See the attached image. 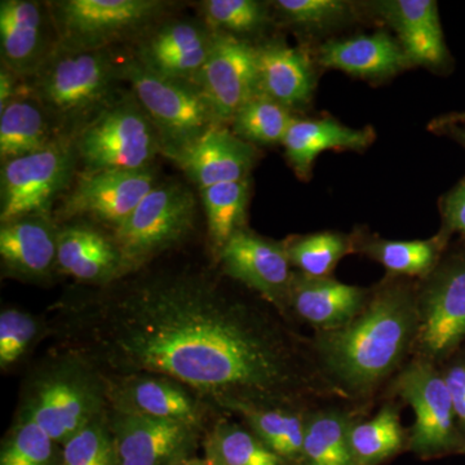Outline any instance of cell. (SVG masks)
Masks as SVG:
<instances>
[{
    "mask_svg": "<svg viewBox=\"0 0 465 465\" xmlns=\"http://www.w3.org/2000/svg\"><path fill=\"white\" fill-rule=\"evenodd\" d=\"M65 327L76 360L103 378L167 376L223 411H293L316 391L283 324L207 275L134 281L73 308Z\"/></svg>",
    "mask_w": 465,
    "mask_h": 465,
    "instance_id": "cell-1",
    "label": "cell"
},
{
    "mask_svg": "<svg viewBox=\"0 0 465 465\" xmlns=\"http://www.w3.org/2000/svg\"><path fill=\"white\" fill-rule=\"evenodd\" d=\"M420 324L410 290L387 286L351 322L321 332L318 351L327 371L345 388L367 391L402 360Z\"/></svg>",
    "mask_w": 465,
    "mask_h": 465,
    "instance_id": "cell-2",
    "label": "cell"
},
{
    "mask_svg": "<svg viewBox=\"0 0 465 465\" xmlns=\"http://www.w3.org/2000/svg\"><path fill=\"white\" fill-rule=\"evenodd\" d=\"M30 81V90L54 128L78 134L118 99L121 65L109 50L65 51L54 48Z\"/></svg>",
    "mask_w": 465,
    "mask_h": 465,
    "instance_id": "cell-3",
    "label": "cell"
},
{
    "mask_svg": "<svg viewBox=\"0 0 465 465\" xmlns=\"http://www.w3.org/2000/svg\"><path fill=\"white\" fill-rule=\"evenodd\" d=\"M121 70L157 131L162 154L171 161L182 158L208 131L223 125L197 84L155 74L134 57Z\"/></svg>",
    "mask_w": 465,
    "mask_h": 465,
    "instance_id": "cell-4",
    "label": "cell"
},
{
    "mask_svg": "<svg viewBox=\"0 0 465 465\" xmlns=\"http://www.w3.org/2000/svg\"><path fill=\"white\" fill-rule=\"evenodd\" d=\"M195 216L197 201L188 186L176 182L157 183L112 232L124 277L182 243L194 228Z\"/></svg>",
    "mask_w": 465,
    "mask_h": 465,
    "instance_id": "cell-5",
    "label": "cell"
},
{
    "mask_svg": "<svg viewBox=\"0 0 465 465\" xmlns=\"http://www.w3.org/2000/svg\"><path fill=\"white\" fill-rule=\"evenodd\" d=\"M75 149L84 171L143 170L162 154L157 131L133 92L84 125Z\"/></svg>",
    "mask_w": 465,
    "mask_h": 465,
    "instance_id": "cell-6",
    "label": "cell"
},
{
    "mask_svg": "<svg viewBox=\"0 0 465 465\" xmlns=\"http://www.w3.org/2000/svg\"><path fill=\"white\" fill-rule=\"evenodd\" d=\"M161 0H60L48 3L57 47L84 52L109 50L143 35L167 7Z\"/></svg>",
    "mask_w": 465,
    "mask_h": 465,
    "instance_id": "cell-7",
    "label": "cell"
},
{
    "mask_svg": "<svg viewBox=\"0 0 465 465\" xmlns=\"http://www.w3.org/2000/svg\"><path fill=\"white\" fill-rule=\"evenodd\" d=\"M75 143L58 137L41 152L2 163L0 173V223L33 215L50 216L61 193L72 185Z\"/></svg>",
    "mask_w": 465,
    "mask_h": 465,
    "instance_id": "cell-8",
    "label": "cell"
},
{
    "mask_svg": "<svg viewBox=\"0 0 465 465\" xmlns=\"http://www.w3.org/2000/svg\"><path fill=\"white\" fill-rule=\"evenodd\" d=\"M105 401L103 379L76 360L73 365L56 367L36 381L25 414L54 443H65L103 416Z\"/></svg>",
    "mask_w": 465,
    "mask_h": 465,
    "instance_id": "cell-9",
    "label": "cell"
},
{
    "mask_svg": "<svg viewBox=\"0 0 465 465\" xmlns=\"http://www.w3.org/2000/svg\"><path fill=\"white\" fill-rule=\"evenodd\" d=\"M157 183L152 167L84 171L63 198L58 216L64 220L91 217L114 231Z\"/></svg>",
    "mask_w": 465,
    "mask_h": 465,
    "instance_id": "cell-10",
    "label": "cell"
},
{
    "mask_svg": "<svg viewBox=\"0 0 465 465\" xmlns=\"http://www.w3.org/2000/svg\"><path fill=\"white\" fill-rule=\"evenodd\" d=\"M215 42L197 84L204 92L220 124L235 114L260 92L258 47L246 39L215 32Z\"/></svg>",
    "mask_w": 465,
    "mask_h": 465,
    "instance_id": "cell-11",
    "label": "cell"
},
{
    "mask_svg": "<svg viewBox=\"0 0 465 465\" xmlns=\"http://www.w3.org/2000/svg\"><path fill=\"white\" fill-rule=\"evenodd\" d=\"M215 35L204 21L170 20L143 34L134 58L155 74L197 84Z\"/></svg>",
    "mask_w": 465,
    "mask_h": 465,
    "instance_id": "cell-12",
    "label": "cell"
},
{
    "mask_svg": "<svg viewBox=\"0 0 465 465\" xmlns=\"http://www.w3.org/2000/svg\"><path fill=\"white\" fill-rule=\"evenodd\" d=\"M108 421L119 465H173L186 458L200 430L183 420L118 411Z\"/></svg>",
    "mask_w": 465,
    "mask_h": 465,
    "instance_id": "cell-13",
    "label": "cell"
},
{
    "mask_svg": "<svg viewBox=\"0 0 465 465\" xmlns=\"http://www.w3.org/2000/svg\"><path fill=\"white\" fill-rule=\"evenodd\" d=\"M50 8L34 0L0 2L2 66L17 78L30 79L57 47Z\"/></svg>",
    "mask_w": 465,
    "mask_h": 465,
    "instance_id": "cell-14",
    "label": "cell"
},
{
    "mask_svg": "<svg viewBox=\"0 0 465 465\" xmlns=\"http://www.w3.org/2000/svg\"><path fill=\"white\" fill-rule=\"evenodd\" d=\"M220 260L226 275L255 290L275 307L289 302L293 274L284 247L242 229L225 244Z\"/></svg>",
    "mask_w": 465,
    "mask_h": 465,
    "instance_id": "cell-15",
    "label": "cell"
},
{
    "mask_svg": "<svg viewBox=\"0 0 465 465\" xmlns=\"http://www.w3.org/2000/svg\"><path fill=\"white\" fill-rule=\"evenodd\" d=\"M100 378L106 401L114 411L174 419L201 427V401L188 388L167 376L136 374Z\"/></svg>",
    "mask_w": 465,
    "mask_h": 465,
    "instance_id": "cell-16",
    "label": "cell"
},
{
    "mask_svg": "<svg viewBox=\"0 0 465 465\" xmlns=\"http://www.w3.org/2000/svg\"><path fill=\"white\" fill-rule=\"evenodd\" d=\"M397 390L414 409L412 448L434 452L451 445L457 415L445 378L430 366L414 363L401 375Z\"/></svg>",
    "mask_w": 465,
    "mask_h": 465,
    "instance_id": "cell-17",
    "label": "cell"
},
{
    "mask_svg": "<svg viewBox=\"0 0 465 465\" xmlns=\"http://www.w3.org/2000/svg\"><path fill=\"white\" fill-rule=\"evenodd\" d=\"M421 342L442 354L465 338V262L449 266L432 281L421 302Z\"/></svg>",
    "mask_w": 465,
    "mask_h": 465,
    "instance_id": "cell-18",
    "label": "cell"
},
{
    "mask_svg": "<svg viewBox=\"0 0 465 465\" xmlns=\"http://www.w3.org/2000/svg\"><path fill=\"white\" fill-rule=\"evenodd\" d=\"M255 162V146L224 125H216L174 163L201 192L217 183L250 179Z\"/></svg>",
    "mask_w": 465,
    "mask_h": 465,
    "instance_id": "cell-19",
    "label": "cell"
},
{
    "mask_svg": "<svg viewBox=\"0 0 465 465\" xmlns=\"http://www.w3.org/2000/svg\"><path fill=\"white\" fill-rule=\"evenodd\" d=\"M58 229L51 217L33 215L2 224L0 258L8 273L41 280L57 264Z\"/></svg>",
    "mask_w": 465,
    "mask_h": 465,
    "instance_id": "cell-20",
    "label": "cell"
},
{
    "mask_svg": "<svg viewBox=\"0 0 465 465\" xmlns=\"http://www.w3.org/2000/svg\"><path fill=\"white\" fill-rule=\"evenodd\" d=\"M57 268L82 282L106 284L124 277L112 234L87 224L58 229Z\"/></svg>",
    "mask_w": 465,
    "mask_h": 465,
    "instance_id": "cell-21",
    "label": "cell"
},
{
    "mask_svg": "<svg viewBox=\"0 0 465 465\" xmlns=\"http://www.w3.org/2000/svg\"><path fill=\"white\" fill-rule=\"evenodd\" d=\"M365 291L330 278L293 275L289 302L300 317L322 331L339 329L365 308Z\"/></svg>",
    "mask_w": 465,
    "mask_h": 465,
    "instance_id": "cell-22",
    "label": "cell"
},
{
    "mask_svg": "<svg viewBox=\"0 0 465 465\" xmlns=\"http://www.w3.org/2000/svg\"><path fill=\"white\" fill-rule=\"evenodd\" d=\"M381 15L399 34L409 64L440 65L446 57L439 9L433 0H393L381 3Z\"/></svg>",
    "mask_w": 465,
    "mask_h": 465,
    "instance_id": "cell-23",
    "label": "cell"
},
{
    "mask_svg": "<svg viewBox=\"0 0 465 465\" xmlns=\"http://www.w3.org/2000/svg\"><path fill=\"white\" fill-rule=\"evenodd\" d=\"M260 92L284 108L307 105L316 85L313 66L304 52L284 43L258 47Z\"/></svg>",
    "mask_w": 465,
    "mask_h": 465,
    "instance_id": "cell-24",
    "label": "cell"
},
{
    "mask_svg": "<svg viewBox=\"0 0 465 465\" xmlns=\"http://www.w3.org/2000/svg\"><path fill=\"white\" fill-rule=\"evenodd\" d=\"M320 64L349 74L382 78L396 74L409 61L399 42L376 33L326 43L320 51Z\"/></svg>",
    "mask_w": 465,
    "mask_h": 465,
    "instance_id": "cell-25",
    "label": "cell"
},
{
    "mask_svg": "<svg viewBox=\"0 0 465 465\" xmlns=\"http://www.w3.org/2000/svg\"><path fill=\"white\" fill-rule=\"evenodd\" d=\"M54 131L50 116L29 84L21 85L17 96L0 113L2 163L47 148L58 139L54 137Z\"/></svg>",
    "mask_w": 465,
    "mask_h": 465,
    "instance_id": "cell-26",
    "label": "cell"
},
{
    "mask_svg": "<svg viewBox=\"0 0 465 465\" xmlns=\"http://www.w3.org/2000/svg\"><path fill=\"white\" fill-rule=\"evenodd\" d=\"M372 131L356 130L332 119L299 121L295 119L283 140L286 157L300 176L307 177L314 159L330 149L360 150L371 140Z\"/></svg>",
    "mask_w": 465,
    "mask_h": 465,
    "instance_id": "cell-27",
    "label": "cell"
},
{
    "mask_svg": "<svg viewBox=\"0 0 465 465\" xmlns=\"http://www.w3.org/2000/svg\"><path fill=\"white\" fill-rule=\"evenodd\" d=\"M250 194V179L217 183L201 191L208 235L217 252H222L232 235L243 229Z\"/></svg>",
    "mask_w": 465,
    "mask_h": 465,
    "instance_id": "cell-28",
    "label": "cell"
},
{
    "mask_svg": "<svg viewBox=\"0 0 465 465\" xmlns=\"http://www.w3.org/2000/svg\"><path fill=\"white\" fill-rule=\"evenodd\" d=\"M351 425L336 412H322L305 421V465H354L349 446Z\"/></svg>",
    "mask_w": 465,
    "mask_h": 465,
    "instance_id": "cell-29",
    "label": "cell"
},
{
    "mask_svg": "<svg viewBox=\"0 0 465 465\" xmlns=\"http://www.w3.org/2000/svg\"><path fill=\"white\" fill-rule=\"evenodd\" d=\"M293 121L291 110L259 94L232 118V133L251 145H275L283 143Z\"/></svg>",
    "mask_w": 465,
    "mask_h": 465,
    "instance_id": "cell-30",
    "label": "cell"
},
{
    "mask_svg": "<svg viewBox=\"0 0 465 465\" xmlns=\"http://www.w3.org/2000/svg\"><path fill=\"white\" fill-rule=\"evenodd\" d=\"M399 415L391 406L365 423L351 425L349 446L354 465H374L390 458L402 446Z\"/></svg>",
    "mask_w": 465,
    "mask_h": 465,
    "instance_id": "cell-31",
    "label": "cell"
},
{
    "mask_svg": "<svg viewBox=\"0 0 465 465\" xmlns=\"http://www.w3.org/2000/svg\"><path fill=\"white\" fill-rule=\"evenodd\" d=\"M206 458L216 465H282L283 459L235 424L220 423L208 434Z\"/></svg>",
    "mask_w": 465,
    "mask_h": 465,
    "instance_id": "cell-32",
    "label": "cell"
},
{
    "mask_svg": "<svg viewBox=\"0 0 465 465\" xmlns=\"http://www.w3.org/2000/svg\"><path fill=\"white\" fill-rule=\"evenodd\" d=\"M247 423L262 443L284 459L302 458L305 421L290 410H258L244 414Z\"/></svg>",
    "mask_w": 465,
    "mask_h": 465,
    "instance_id": "cell-33",
    "label": "cell"
},
{
    "mask_svg": "<svg viewBox=\"0 0 465 465\" xmlns=\"http://www.w3.org/2000/svg\"><path fill=\"white\" fill-rule=\"evenodd\" d=\"M204 24L213 30L242 38L258 33L268 20V7L256 0H206L201 3Z\"/></svg>",
    "mask_w": 465,
    "mask_h": 465,
    "instance_id": "cell-34",
    "label": "cell"
},
{
    "mask_svg": "<svg viewBox=\"0 0 465 465\" xmlns=\"http://www.w3.org/2000/svg\"><path fill=\"white\" fill-rule=\"evenodd\" d=\"M347 251L348 242L335 232L307 235L286 249L291 264L298 266L302 274L316 278H324L331 273Z\"/></svg>",
    "mask_w": 465,
    "mask_h": 465,
    "instance_id": "cell-35",
    "label": "cell"
},
{
    "mask_svg": "<svg viewBox=\"0 0 465 465\" xmlns=\"http://www.w3.org/2000/svg\"><path fill=\"white\" fill-rule=\"evenodd\" d=\"M366 252L388 271L407 275L427 273L437 258L430 241H375L367 244Z\"/></svg>",
    "mask_w": 465,
    "mask_h": 465,
    "instance_id": "cell-36",
    "label": "cell"
},
{
    "mask_svg": "<svg viewBox=\"0 0 465 465\" xmlns=\"http://www.w3.org/2000/svg\"><path fill=\"white\" fill-rule=\"evenodd\" d=\"M63 465H119L109 421L103 416L64 443Z\"/></svg>",
    "mask_w": 465,
    "mask_h": 465,
    "instance_id": "cell-37",
    "label": "cell"
},
{
    "mask_svg": "<svg viewBox=\"0 0 465 465\" xmlns=\"http://www.w3.org/2000/svg\"><path fill=\"white\" fill-rule=\"evenodd\" d=\"M54 443L29 415L24 414L3 446L0 465H52Z\"/></svg>",
    "mask_w": 465,
    "mask_h": 465,
    "instance_id": "cell-38",
    "label": "cell"
},
{
    "mask_svg": "<svg viewBox=\"0 0 465 465\" xmlns=\"http://www.w3.org/2000/svg\"><path fill=\"white\" fill-rule=\"evenodd\" d=\"M290 24L305 29H323L349 17V5L341 0H278L274 3Z\"/></svg>",
    "mask_w": 465,
    "mask_h": 465,
    "instance_id": "cell-39",
    "label": "cell"
},
{
    "mask_svg": "<svg viewBox=\"0 0 465 465\" xmlns=\"http://www.w3.org/2000/svg\"><path fill=\"white\" fill-rule=\"evenodd\" d=\"M38 331V324L30 314L7 309L0 314V366L7 369L20 360Z\"/></svg>",
    "mask_w": 465,
    "mask_h": 465,
    "instance_id": "cell-40",
    "label": "cell"
},
{
    "mask_svg": "<svg viewBox=\"0 0 465 465\" xmlns=\"http://www.w3.org/2000/svg\"><path fill=\"white\" fill-rule=\"evenodd\" d=\"M445 217L452 231L465 235V180L446 198Z\"/></svg>",
    "mask_w": 465,
    "mask_h": 465,
    "instance_id": "cell-41",
    "label": "cell"
},
{
    "mask_svg": "<svg viewBox=\"0 0 465 465\" xmlns=\"http://www.w3.org/2000/svg\"><path fill=\"white\" fill-rule=\"evenodd\" d=\"M455 415L465 423V366L452 367L445 376Z\"/></svg>",
    "mask_w": 465,
    "mask_h": 465,
    "instance_id": "cell-42",
    "label": "cell"
},
{
    "mask_svg": "<svg viewBox=\"0 0 465 465\" xmlns=\"http://www.w3.org/2000/svg\"><path fill=\"white\" fill-rule=\"evenodd\" d=\"M20 81L21 79L17 78L14 73L2 66L0 69V113L17 96L23 85Z\"/></svg>",
    "mask_w": 465,
    "mask_h": 465,
    "instance_id": "cell-43",
    "label": "cell"
},
{
    "mask_svg": "<svg viewBox=\"0 0 465 465\" xmlns=\"http://www.w3.org/2000/svg\"><path fill=\"white\" fill-rule=\"evenodd\" d=\"M173 465H216L210 459H197V458H183L180 460L174 461Z\"/></svg>",
    "mask_w": 465,
    "mask_h": 465,
    "instance_id": "cell-44",
    "label": "cell"
},
{
    "mask_svg": "<svg viewBox=\"0 0 465 465\" xmlns=\"http://www.w3.org/2000/svg\"><path fill=\"white\" fill-rule=\"evenodd\" d=\"M446 124H451V122H465V113L463 114H457L450 116L449 119H445Z\"/></svg>",
    "mask_w": 465,
    "mask_h": 465,
    "instance_id": "cell-45",
    "label": "cell"
},
{
    "mask_svg": "<svg viewBox=\"0 0 465 465\" xmlns=\"http://www.w3.org/2000/svg\"><path fill=\"white\" fill-rule=\"evenodd\" d=\"M460 139L465 143V133L460 134Z\"/></svg>",
    "mask_w": 465,
    "mask_h": 465,
    "instance_id": "cell-46",
    "label": "cell"
}]
</instances>
